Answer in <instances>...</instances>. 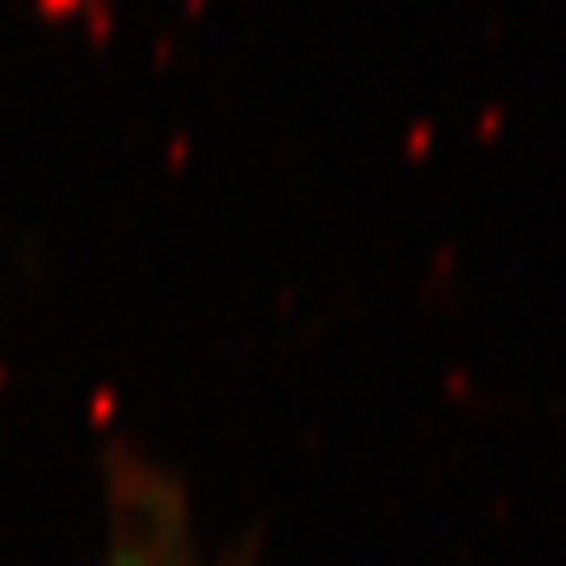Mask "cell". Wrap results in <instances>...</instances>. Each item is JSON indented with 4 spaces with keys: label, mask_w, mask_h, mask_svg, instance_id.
<instances>
[{
    "label": "cell",
    "mask_w": 566,
    "mask_h": 566,
    "mask_svg": "<svg viewBox=\"0 0 566 566\" xmlns=\"http://www.w3.org/2000/svg\"><path fill=\"white\" fill-rule=\"evenodd\" d=\"M105 566H206L181 486L147 462H126L109 483Z\"/></svg>",
    "instance_id": "6da1fadb"
}]
</instances>
